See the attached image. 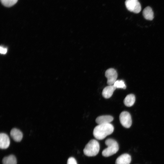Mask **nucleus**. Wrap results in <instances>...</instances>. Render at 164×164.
<instances>
[{
	"label": "nucleus",
	"mask_w": 164,
	"mask_h": 164,
	"mask_svg": "<svg viewBox=\"0 0 164 164\" xmlns=\"http://www.w3.org/2000/svg\"><path fill=\"white\" fill-rule=\"evenodd\" d=\"M2 4L6 7H11L15 4L18 0H0Z\"/></svg>",
	"instance_id": "15"
},
{
	"label": "nucleus",
	"mask_w": 164,
	"mask_h": 164,
	"mask_svg": "<svg viewBox=\"0 0 164 164\" xmlns=\"http://www.w3.org/2000/svg\"><path fill=\"white\" fill-rule=\"evenodd\" d=\"M119 120L122 125L126 128H129L132 124L131 117L127 111L122 112L119 115Z\"/></svg>",
	"instance_id": "5"
},
{
	"label": "nucleus",
	"mask_w": 164,
	"mask_h": 164,
	"mask_svg": "<svg viewBox=\"0 0 164 164\" xmlns=\"http://www.w3.org/2000/svg\"><path fill=\"white\" fill-rule=\"evenodd\" d=\"M100 149L99 144L96 140L92 139L86 145L83 150L84 154L88 156H93L97 155Z\"/></svg>",
	"instance_id": "3"
},
{
	"label": "nucleus",
	"mask_w": 164,
	"mask_h": 164,
	"mask_svg": "<svg viewBox=\"0 0 164 164\" xmlns=\"http://www.w3.org/2000/svg\"><path fill=\"white\" fill-rule=\"evenodd\" d=\"M125 4L127 9L130 12L138 13L141 10V6L138 1L126 0Z\"/></svg>",
	"instance_id": "4"
},
{
	"label": "nucleus",
	"mask_w": 164,
	"mask_h": 164,
	"mask_svg": "<svg viewBox=\"0 0 164 164\" xmlns=\"http://www.w3.org/2000/svg\"><path fill=\"white\" fill-rule=\"evenodd\" d=\"M10 141L9 137L6 134L1 133L0 134V147L2 149H6L9 146Z\"/></svg>",
	"instance_id": "7"
},
{
	"label": "nucleus",
	"mask_w": 164,
	"mask_h": 164,
	"mask_svg": "<svg viewBox=\"0 0 164 164\" xmlns=\"http://www.w3.org/2000/svg\"><path fill=\"white\" fill-rule=\"evenodd\" d=\"M67 164H77V163L75 158L70 157L68 159Z\"/></svg>",
	"instance_id": "17"
},
{
	"label": "nucleus",
	"mask_w": 164,
	"mask_h": 164,
	"mask_svg": "<svg viewBox=\"0 0 164 164\" xmlns=\"http://www.w3.org/2000/svg\"><path fill=\"white\" fill-rule=\"evenodd\" d=\"M135 101V97L132 94L127 95L124 100V103L127 106L131 107L134 104Z\"/></svg>",
	"instance_id": "13"
},
{
	"label": "nucleus",
	"mask_w": 164,
	"mask_h": 164,
	"mask_svg": "<svg viewBox=\"0 0 164 164\" xmlns=\"http://www.w3.org/2000/svg\"><path fill=\"white\" fill-rule=\"evenodd\" d=\"M3 164H16V159L14 155H11L4 157L2 159Z\"/></svg>",
	"instance_id": "14"
},
{
	"label": "nucleus",
	"mask_w": 164,
	"mask_h": 164,
	"mask_svg": "<svg viewBox=\"0 0 164 164\" xmlns=\"http://www.w3.org/2000/svg\"><path fill=\"white\" fill-rule=\"evenodd\" d=\"M131 156L127 153L123 154L119 156L116 159L115 164H130L131 162Z\"/></svg>",
	"instance_id": "8"
},
{
	"label": "nucleus",
	"mask_w": 164,
	"mask_h": 164,
	"mask_svg": "<svg viewBox=\"0 0 164 164\" xmlns=\"http://www.w3.org/2000/svg\"><path fill=\"white\" fill-rule=\"evenodd\" d=\"M114 130V126L110 123L98 125L94 128L93 134L97 139L102 140L112 134Z\"/></svg>",
	"instance_id": "1"
},
{
	"label": "nucleus",
	"mask_w": 164,
	"mask_h": 164,
	"mask_svg": "<svg viewBox=\"0 0 164 164\" xmlns=\"http://www.w3.org/2000/svg\"><path fill=\"white\" fill-rule=\"evenodd\" d=\"M137 0V1H138V0Z\"/></svg>",
	"instance_id": "19"
},
{
	"label": "nucleus",
	"mask_w": 164,
	"mask_h": 164,
	"mask_svg": "<svg viewBox=\"0 0 164 164\" xmlns=\"http://www.w3.org/2000/svg\"><path fill=\"white\" fill-rule=\"evenodd\" d=\"M105 144L108 147L102 152V155L104 157H108L116 153L119 149L117 142L114 139L108 138L106 140Z\"/></svg>",
	"instance_id": "2"
},
{
	"label": "nucleus",
	"mask_w": 164,
	"mask_h": 164,
	"mask_svg": "<svg viewBox=\"0 0 164 164\" xmlns=\"http://www.w3.org/2000/svg\"><path fill=\"white\" fill-rule=\"evenodd\" d=\"M143 15L147 20H151L154 18V13L151 7L147 6L145 8L143 11Z\"/></svg>",
	"instance_id": "12"
},
{
	"label": "nucleus",
	"mask_w": 164,
	"mask_h": 164,
	"mask_svg": "<svg viewBox=\"0 0 164 164\" xmlns=\"http://www.w3.org/2000/svg\"><path fill=\"white\" fill-rule=\"evenodd\" d=\"M114 86L117 88H120L125 89L126 88V86L124 81L122 80H117L113 84Z\"/></svg>",
	"instance_id": "16"
},
{
	"label": "nucleus",
	"mask_w": 164,
	"mask_h": 164,
	"mask_svg": "<svg viewBox=\"0 0 164 164\" xmlns=\"http://www.w3.org/2000/svg\"><path fill=\"white\" fill-rule=\"evenodd\" d=\"M105 76L107 79V83L108 85H113L117 80L118 74L115 70L110 68L106 71Z\"/></svg>",
	"instance_id": "6"
},
{
	"label": "nucleus",
	"mask_w": 164,
	"mask_h": 164,
	"mask_svg": "<svg viewBox=\"0 0 164 164\" xmlns=\"http://www.w3.org/2000/svg\"><path fill=\"white\" fill-rule=\"evenodd\" d=\"M10 134L13 139L17 142L20 141L23 137L22 132L16 128H13L12 129L10 132Z\"/></svg>",
	"instance_id": "11"
},
{
	"label": "nucleus",
	"mask_w": 164,
	"mask_h": 164,
	"mask_svg": "<svg viewBox=\"0 0 164 164\" xmlns=\"http://www.w3.org/2000/svg\"><path fill=\"white\" fill-rule=\"evenodd\" d=\"M113 118L109 115H102L97 117L95 120L98 125L110 123L113 120Z\"/></svg>",
	"instance_id": "9"
},
{
	"label": "nucleus",
	"mask_w": 164,
	"mask_h": 164,
	"mask_svg": "<svg viewBox=\"0 0 164 164\" xmlns=\"http://www.w3.org/2000/svg\"><path fill=\"white\" fill-rule=\"evenodd\" d=\"M7 49L4 48L3 47L1 46L0 48V52L2 54H5L7 52Z\"/></svg>",
	"instance_id": "18"
},
{
	"label": "nucleus",
	"mask_w": 164,
	"mask_h": 164,
	"mask_svg": "<svg viewBox=\"0 0 164 164\" xmlns=\"http://www.w3.org/2000/svg\"><path fill=\"white\" fill-rule=\"evenodd\" d=\"M116 89L113 85H108L105 87L103 89L102 92L103 97L105 98L110 97Z\"/></svg>",
	"instance_id": "10"
}]
</instances>
